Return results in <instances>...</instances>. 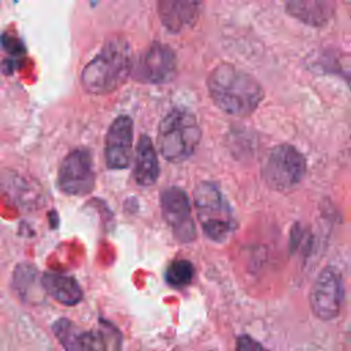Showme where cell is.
Returning a JSON list of instances; mask_svg holds the SVG:
<instances>
[{
	"label": "cell",
	"mask_w": 351,
	"mask_h": 351,
	"mask_svg": "<svg viewBox=\"0 0 351 351\" xmlns=\"http://www.w3.org/2000/svg\"><path fill=\"white\" fill-rule=\"evenodd\" d=\"M207 89L221 111L236 117L252 114L265 96L262 86L251 74L230 63H221L213 69L207 78Z\"/></svg>",
	"instance_id": "1"
},
{
	"label": "cell",
	"mask_w": 351,
	"mask_h": 351,
	"mask_svg": "<svg viewBox=\"0 0 351 351\" xmlns=\"http://www.w3.org/2000/svg\"><path fill=\"white\" fill-rule=\"evenodd\" d=\"M132 49L125 38H110L84 67L81 84L89 95H107L119 88L133 71Z\"/></svg>",
	"instance_id": "2"
},
{
	"label": "cell",
	"mask_w": 351,
	"mask_h": 351,
	"mask_svg": "<svg viewBox=\"0 0 351 351\" xmlns=\"http://www.w3.org/2000/svg\"><path fill=\"white\" fill-rule=\"evenodd\" d=\"M202 138L200 126L195 115L185 108H173L158 128L156 145L169 162H182L191 158Z\"/></svg>",
	"instance_id": "3"
},
{
	"label": "cell",
	"mask_w": 351,
	"mask_h": 351,
	"mask_svg": "<svg viewBox=\"0 0 351 351\" xmlns=\"http://www.w3.org/2000/svg\"><path fill=\"white\" fill-rule=\"evenodd\" d=\"M197 221L203 233L213 241L222 243L236 230V219L229 202L217 184L202 181L193 192Z\"/></svg>",
	"instance_id": "4"
},
{
	"label": "cell",
	"mask_w": 351,
	"mask_h": 351,
	"mask_svg": "<svg viewBox=\"0 0 351 351\" xmlns=\"http://www.w3.org/2000/svg\"><path fill=\"white\" fill-rule=\"evenodd\" d=\"M306 159L291 144H280L270 149L262 166V178L276 191H288L298 185L306 174Z\"/></svg>",
	"instance_id": "5"
},
{
	"label": "cell",
	"mask_w": 351,
	"mask_h": 351,
	"mask_svg": "<svg viewBox=\"0 0 351 351\" xmlns=\"http://www.w3.org/2000/svg\"><path fill=\"white\" fill-rule=\"evenodd\" d=\"M95 186V170L92 155L85 148L69 152L58 171V188L71 196L88 195Z\"/></svg>",
	"instance_id": "6"
},
{
	"label": "cell",
	"mask_w": 351,
	"mask_h": 351,
	"mask_svg": "<svg viewBox=\"0 0 351 351\" xmlns=\"http://www.w3.org/2000/svg\"><path fill=\"white\" fill-rule=\"evenodd\" d=\"M344 302V287L340 273L328 266L321 270L310 291V307L322 321H330L340 314Z\"/></svg>",
	"instance_id": "7"
},
{
	"label": "cell",
	"mask_w": 351,
	"mask_h": 351,
	"mask_svg": "<svg viewBox=\"0 0 351 351\" xmlns=\"http://www.w3.org/2000/svg\"><path fill=\"white\" fill-rule=\"evenodd\" d=\"M160 208L165 221L181 243H191L196 237V226L192 217L186 192L180 186H169L160 192Z\"/></svg>",
	"instance_id": "8"
},
{
	"label": "cell",
	"mask_w": 351,
	"mask_h": 351,
	"mask_svg": "<svg viewBox=\"0 0 351 351\" xmlns=\"http://www.w3.org/2000/svg\"><path fill=\"white\" fill-rule=\"evenodd\" d=\"M177 70L174 51L160 43L151 44L133 64V77L147 84H165L170 81Z\"/></svg>",
	"instance_id": "9"
},
{
	"label": "cell",
	"mask_w": 351,
	"mask_h": 351,
	"mask_svg": "<svg viewBox=\"0 0 351 351\" xmlns=\"http://www.w3.org/2000/svg\"><path fill=\"white\" fill-rule=\"evenodd\" d=\"M133 154V121L128 115L117 117L106 134L104 156L107 167L112 170L126 169Z\"/></svg>",
	"instance_id": "10"
},
{
	"label": "cell",
	"mask_w": 351,
	"mask_h": 351,
	"mask_svg": "<svg viewBox=\"0 0 351 351\" xmlns=\"http://www.w3.org/2000/svg\"><path fill=\"white\" fill-rule=\"evenodd\" d=\"M64 351H106V340L97 330H85L67 318H59L52 325Z\"/></svg>",
	"instance_id": "11"
},
{
	"label": "cell",
	"mask_w": 351,
	"mask_h": 351,
	"mask_svg": "<svg viewBox=\"0 0 351 351\" xmlns=\"http://www.w3.org/2000/svg\"><path fill=\"white\" fill-rule=\"evenodd\" d=\"M156 3L160 22L171 33L193 26L203 7V0H156Z\"/></svg>",
	"instance_id": "12"
},
{
	"label": "cell",
	"mask_w": 351,
	"mask_h": 351,
	"mask_svg": "<svg viewBox=\"0 0 351 351\" xmlns=\"http://www.w3.org/2000/svg\"><path fill=\"white\" fill-rule=\"evenodd\" d=\"M285 11L311 27L325 26L335 14L333 0H282Z\"/></svg>",
	"instance_id": "13"
},
{
	"label": "cell",
	"mask_w": 351,
	"mask_h": 351,
	"mask_svg": "<svg viewBox=\"0 0 351 351\" xmlns=\"http://www.w3.org/2000/svg\"><path fill=\"white\" fill-rule=\"evenodd\" d=\"M41 287L45 293L64 306H74L82 299V289L75 278L55 271L41 276Z\"/></svg>",
	"instance_id": "14"
},
{
	"label": "cell",
	"mask_w": 351,
	"mask_h": 351,
	"mask_svg": "<svg viewBox=\"0 0 351 351\" xmlns=\"http://www.w3.org/2000/svg\"><path fill=\"white\" fill-rule=\"evenodd\" d=\"M134 180L141 186H149L156 182L159 176V163L155 147L151 138L144 134L140 137L134 156Z\"/></svg>",
	"instance_id": "15"
},
{
	"label": "cell",
	"mask_w": 351,
	"mask_h": 351,
	"mask_svg": "<svg viewBox=\"0 0 351 351\" xmlns=\"http://www.w3.org/2000/svg\"><path fill=\"white\" fill-rule=\"evenodd\" d=\"M195 274L193 265L186 259L173 261L165 271V280L174 288H182L188 285Z\"/></svg>",
	"instance_id": "16"
},
{
	"label": "cell",
	"mask_w": 351,
	"mask_h": 351,
	"mask_svg": "<svg viewBox=\"0 0 351 351\" xmlns=\"http://www.w3.org/2000/svg\"><path fill=\"white\" fill-rule=\"evenodd\" d=\"M37 281V270L29 263H19L14 270L12 284L21 298L26 299Z\"/></svg>",
	"instance_id": "17"
},
{
	"label": "cell",
	"mask_w": 351,
	"mask_h": 351,
	"mask_svg": "<svg viewBox=\"0 0 351 351\" xmlns=\"http://www.w3.org/2000/svg\"><path fill=\"white\" fill-rule=\"evenodd\" d=\"M236 351H265L259 341L248 335H241L236 341Z\"/></svg>",
	"instance_id": "18"
}]
</instances>
